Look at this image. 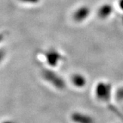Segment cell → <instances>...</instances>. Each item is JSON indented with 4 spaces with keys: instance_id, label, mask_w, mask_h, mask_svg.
<instances>
[{
    "instance_id": "obj_1",
    "label": "cell",
    "mask_w": 123,
    "mask_h": 123,
    "mask_svg": "<svg viewBox=\"0 0 123 123\" xmlns=\"http://www.w3.org/2000/svg\"><path fill=\"white\" fill-rule=\"evenodd\" d=\"M112 12V8L109 4H105L101 6L98 10V15L101 18L107 17Z\"/></svg>"
},
{
    "instance_id": "obj_2",
    "label": "cell",
    "mask_w": 123,
    "mask_h": 123,
    "mask_svg": "<svg viewBox=\"0 0 123 123\" xmlns=\"http://www.w3.org/2000/svg\"><path fill=\"white\" fill-rule=\"evenodd\" d=\"M88 14H89V10L87 8H84L81 9L79 12H77V17L78 18V19H84L88 16Z\"/></svg>"
},
{
    "instance_id": "obj_3",
    "label": "cell",
    "mask_w": 123,
    "mask_h": 123,
    "mask_svg": "<svg viewBox=\"0 0 123 123\" xmlns=\"http://www.w3.org/2000/svg\"><path fill=\"white\" fill-rule=\"evenodd\" d=\"M73 83H75L77 86H83L86 84L85 79L81 76H75L73 79Z\"/></svg>"
},
{
    "instance_id": "obj_4",
    "label": "cell",
    "mask_w": 123,
    "mask_h": 123,
    "mask_svg": "<svg viewBox=\"0 0 123 123\" xmlns=\"http://www.w3.org/2000/svg\"><path fill=\"white\" fill-rule=\"evenodd\" d=\"M115 93V97L117 101H123V86L118 88Z\"/></svg>"
},
{
    "instance_id": "obj_5",
    "label": "cell",
    "mask_w": 123,
    "mask_h": 123,
    "mask_svg": "<svg viewBox=\"0 0 123 123\" xmlns=\"http://www.w3.org/2000/svg\"><path fill=\"white\" fill-rule=\"evenodd\" d=\"M119 4H120V8L123 10V0H120V2H119Z\"/></svg>"
}]
</instances>
